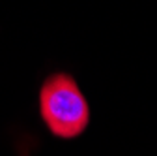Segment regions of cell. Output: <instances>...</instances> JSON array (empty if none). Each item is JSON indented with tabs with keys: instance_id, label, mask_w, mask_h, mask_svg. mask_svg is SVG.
<instances>
[{
	"instance_id": "1",
	"label": "cell",
	"mask_w": 157,
	"mask_h": 156,
	"mask_svg": "<svg viewBox=\"0 0 157 156\" xmlns=\"http://www.w3.org/2000/svg\"><path fill=\"white\" fill-rule=\"evenodd\" d=\"M39 111L51 133L62 139L81 135L90 121L84 94L67 73H54L45 79L39 90Z\"/></svg>"
}]
</instances>
